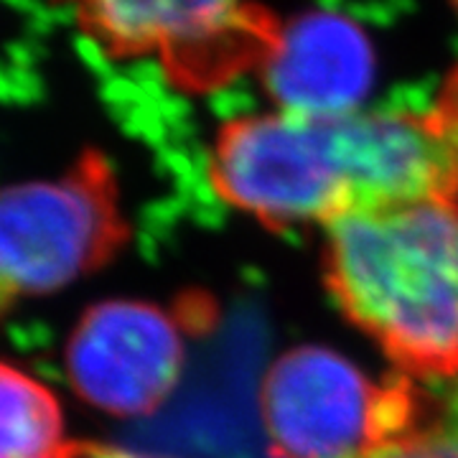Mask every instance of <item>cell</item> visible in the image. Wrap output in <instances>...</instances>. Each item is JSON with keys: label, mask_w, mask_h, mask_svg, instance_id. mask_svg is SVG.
<instances>
[{"label": "cell", "mask_w": 458, "mask_h": 458, "mask_svg": "<svg viewBox=\"0 0 458 458\" xmlns=\"http://www.w3.org/2000/svg\"><path fill=\"white\" fill-rule=\"evenodd\" d=\"M324 276L344 316L400 375L458 377V201L342 214L327 225Z\"/></svg>", "instance_id": "1"}, {"label": "cell", "mask_w": 458, "mask_h": 458, "mask_svg": "<svg viewBox=\"0 0 458 458\" xmlns=\"http://www.w3.org/2000/svg\"><path fill=\"white\" fill-rule=\"evenodd\" d=\"M128 240L120 186L102 153H82L59 179L0 189V313L92 276Z\"/></svg>", "instance_id": "2"}, {"label": "cell", "mask_w": 458, "mask_h": 458, "mask_svg": "<svg viewBox=\"0 0 458 458\" xmlns=\"http://www.w3.org/2000/svg\"><path fill=\"white\" fill-rule=\"evenodd\" d=\"M84 33L114 59H156L183 92H216L260 72L280 41L247 0H74Z\"/></svg>", "instance_id": "3"}, {"label": "cell", "mask_w": 458, "mask_h": 458, "mask_svg": "<svg viewBox=\"0 0 458 458\" xmlns=\"http://www.w3.org/2000/svg\"><path fill=\"white\" fill-rule=\"evenodd\" d=\"M204 316V306L191 303L102 301L82 313L66 342L69 385L114 418L150 415L179 385L191 324Z\"/></svg>", "instance_id": "4"}, {"label": "cell", "mask_w": 458, "mask_h": 458, "mask_svg": "<svg viewBox=\"0 0 458 458\" xmlns=\"http://www.w3.org/2000/svg\"><path fill=\"white\" fill-rule=\"evenodd\" d=\"M387 379L375 382L336 352L303 346L265 377L262 423L278 458H352L379 430Z\"/></svg>", "instance_id": "5"}, {"label": "cell", "mask_w": 458, "mask_h": 458, "mask_svg": "<svg viewBox=\"0 0 458 458\" xmlns=\"http://www.w3.org/2000/svg\"><path fill=\"white\" fill-rule=\"evenodd\" d=\"M260 72L278 110L342 114L360 110L375 64L354 21L318 11L280 29L278 47Z\"/></svg>", "instance_id": "6"}, {"label": "cell", "mask_w": 458, "mask_h": 458, "mask_svg": "<svg viewBox=\"0 0 458 458\" xmlns=\"http://www.w3.org/2000/svg\"><path fill=\"white\" fill-rule=\"evenodd\" d=\"M352 458H458V377L387 379L379 430Z\"/></svg>", "instance_id": "7"}, {"label": "cell", "mask_w": 458, "mask_h": 458, "mask_svg": "<svg viewBox=\"0 0 458 458\" xmlns=\"http://www.w3.org/2000/svg\"><path fill=\"white\" fill-rule=\"evenodd\" d=\"M72 445L56 394L0 361V458H69Z\"/></svg>", "instance_id": "8"}, {"label": "cell", "mask_w": 458, "mask_h": 458, "mask_svg": "<svg viewBox=\"0 0 458 458\" xmlns=\"http://www.w3.org/2000/svg\"><path fill=\"white\" fill-rule=\"evenodd\" d=\"M69 458H168V456H150V454H138L131 448H117V445H105V443L74 441Z\"/></svg>", "instance_id": "9"}, {"label": "cell", "mask_w": 458, "mask_h": 458, "mask_svg": "<svg viewBox=\"0 0 458 458\" xmlns=\"http://www.w3.org/2000/svg\"><path fill=\"white\" fill-rule=\"evenodd\" d=\"M454 3V8H456V13H458V0H451Z\"/></svg>", "instance_id": "10"}]
</instances>
